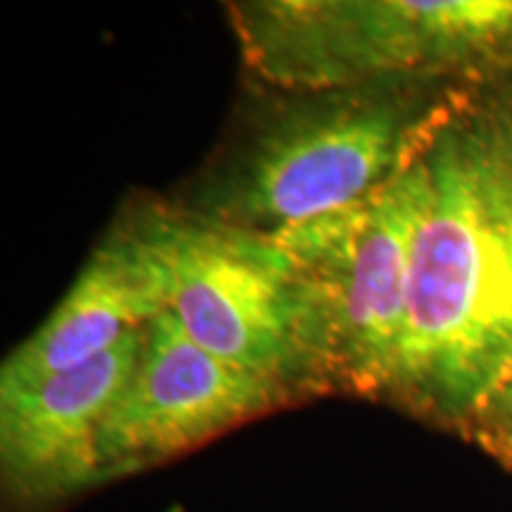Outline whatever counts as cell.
<instances>
[{
  "label": "cell",
  "mask_w": 512,
  "mask_h": 512,
  "mask_svg": "<svg viewBox=\"0 0 512 512\" xmlns=\"http://www.w3.org/2000/svg\"><path fill=\"white\" fill-rule=\"evenodd\" d=\"M427 202L387 403L460 430L512 370V192L467 107L425 145Z\"/></svg>",
  "instance_id": "obj_1"
},
{
  "label": "cell",
  "mask_w": 512,
  "mask_h": 512,
  "mask_svg": "<svg viewBox=\"0 0 512 512\" xmlns=\"http://www.w3.org/2000/svg\"><path fill=\"white\" fill-rule=\"evenodd\" d=\"M427 81H373L254 100L181 207L261 235L366 200L392 181L453 105Z\"/></svg>",
  "instance_id": "obj_2"
},
{
  "label": "cell",
  "mask_w": 512,
  "mask_h": 512,
  "mask_svg": "<svg viewBox=\"0 0 512 512\" xmlns=\"http://www.w3.org/2000/svg\"><path fill=\"white\" fill-rule=\"evenodd\" d=\"M230 19L271 91L512 67V0H259L230 5Z\"/></svg>",
  "instance_id": "obj_3"
},
{
  "label": "cell",
  "mask_w": 512,
  "mask_h": 512,
  "mask_svg": "<svg viewBox=\"0 0 512 512\" xmlns=\"http://www.w3.org/2000/svg\"><path fill=\"white\" fill-rule=\"evenodd\" d=\"M427 185L422 147L366 200L271 235L302 278L323 394L382 403L392 394L406 328L411 249Z\"/></svg>",
  "instance_id": "obj_4"
},
{
  "label": "cell",
  "mask_w": 512,
  "mask_h": 512,
  "mask_svg": "<svg viewBox=\"0 0 512 512\" xmlns=\"http://www.w3.org/2000/svg\"><path fill=\"white\" fill-rule=\"evenodd\" d=\"M138 207L169 278V311L185 335L221 361L283 382L302 401L323 394L292 256L271 235L181 204Z\"/></svg>",
  "instance_id": "obj_5"
},
{
  "label": "cell",
  "mask_w": 512,
  "mask_h": 512,
  "mask_svg": "<svg viewBox=\"0 0 512 512\" xmlns=\"http://www.w3.org/2000/svg\"><path fill=\"white\" fill-rule=\"evenodd\" d=\"M299 401L283 382L204 351L174 313H159L145 325L136 368L102 425L100 486L169 463Z\"/></svg>",
  "instance_id": "obj_6"
},
{
  "label": "cell",
  "mask_w": 512,
  "mask_h": 512,
  "mask_svg": "<svg viewBox=\"0 0 512 512\" xmlns=\"http://www.w3.org/2000/svg\"><path fill=\"white\" fill-rule=\"evenodd\" d=\"M143 330L83 366L0 394L3 512H57L100 486V432L136 368Z\"/></svg>",
  "instance_id": "obj_7"
},
{
  "label": "cell",
  "mask_w": 512,
  "mask_h": 512,
  "mask_svg": "<svg viewBox=\"0 0 512 512\" xmlns=\"http://www.w3.org/2000/svg\"><path fill=\"white\" fill-rule=\"evenodd\" d=\"M164 311L169 278L136 207L112 223L41 328L10 351L0 394L93 361Z\"/></svg>",
  "instance_id": "obj_8"
},
{
  "label": "cell",
  "mask_w": 512,
  "mask_h": 512,
  "mask_svg": "<svg viewBox=\"0 0 512 512\" xmlns=\"http://www.w3.org/2000/svg\"><path fill=\"white\" fill-rule=\"evenodd\" d=\"M467 112L512 192V86L489 95L479 105H467Z\"/></svg>",
  "instance_id": "obj_9"
},
{
  "label": "cell",
  "mask_w": 512,
  "mask_h": 512,
  "mask_svg": "<svg viewBox=\"0 0 512 512\" xmlns=\"http://www.w3.org/2000/svg\"><path fill=\"white\" fill-rule=\"evenodd\" d=\"M465 434L475 439L484 451L512 465V370L486 396Z\"/></svg>",
  "instance_id": "obj_10"
}]
</instances>
